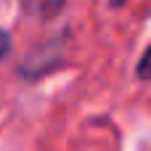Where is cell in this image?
<instances>
[{"instance_id": "1", "label": "cell", "mask_w": 151, "mask_h": 151, "mask_svg": "<svg viewBox=\"0 0 151 151\" xmlns=\"http://www.w3.org/2000/svg\"><path fill=\"white\" fill-rule=\"evenodd\" d=\"M138 77L141 80H151V45L146 48V53L138 61Z\"/></svg>"}, {"instance_id": "2", "label": "cell", "mask_w": 151, "mask_h": 151, "mask_svg": "<svg viewBox=\"0 0 151 151\" xmlns=\"http://www.w3.org/2000/svg\"><path fill=\"white\" fill-rule=\"evenodd\" d=\"M8 50H11V35L5 29H0V58H5Z\"/></svg>"}]
</instances>
